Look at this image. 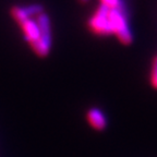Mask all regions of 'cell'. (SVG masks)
Returning <instances> with one entry per match:
<instances>
[{
	"instance_id": "1",
	"label": "cell",
	"mask_w": 157,
	"mask_h": 157,
	"mask_svg": "<svg viewBox=\"0 0 157 157\" xmlns=\"http://www.w3.org/2000/svg\"><path fill=\"white\" fill-rule=\"evenodd\" d=\"M109 19H110L113 34H115L122 44H131L132 34L129 29L124 10L109 9Z\"/></svg>"
},
{
	"instance_id": "2",
	"label": "cell",
	"mask_w": 157,
	"mask_h": 157,
	"mask_svg": "<svg viewBox=\"0 0 157 157\" xmlns=\"http://www.w3.org/2000/svg\"><path fill=\"white\" fill-rule=\"evenodd\" d=\"M36 22L38 24L40 38L32 47L34 52L39 57H46L49 54L50 46H52V29H50V21L49 17L45 13H40L37 15Z\"/></svg>"
},
{
	"instance_id": "3",
	"label": "cell",
	"mask_w": 157,
	"mask_h": 157,
	"mask_svg": "<svg viewBox=\"0 0 157 157\" xmlns=\"http://www.w3.org/2000/svg\"><path fill=\"white\" fill-rule=\"evenodd\" d=\"M88 27L94 34L97 35H110L113 34L110 19H109V9L104 6H99L92 17L88 21Z\"/></svg>"
},
{
	"instance_id": "4",
	"label": "cell",
	"mask_w": 157,
	"mask_h": 157,
	"mask_svg": "<svg viewBox=\"0 0 157 157\" xmlns=\"http://www.w3.org/2000/svg\"><path fill=\"white\" fill-rule=\"evenodd\" d=\"M21 27H22V31L24 33L25 39L33 47L40 38V32H39V27L37 22L32 19H29L24 23L21 24Z\"/></svg>"
},
{
	"instance_id": "5",
	"label": "cell",
	"mask_w": 157,
	"mask_h": 157,
	"mask_svg": "<svg viewBox=\"0 0 157 157\" xmlns=\"http://www.w3.org/2000/svg\"><path fill=\"white\" fill-rule=\"evenodd\" d=\"M87 118L88 123L92 125V127L95 129V130L101 131L104 130L107 125V120H106V117L104 116V113H101L99 109L97 108H92L87 111Z\"/></svg>"
},
{
	"instance_id": "6",
	"label": "cell",
	"mask_w": 157,
	"mask_h": 157,
	"mask_svg": "<svg viewBox=\"0 0 157 157\" xmlns=\"http://www.w3.org/2000/svg\"><path fill=\"white\" fill-rule=\"evenodd\" d=\"M11 15H12V17L20 25L22 24V23H24L26 20L31 19V17H29V13H27L26 8L19 7V6L12 7V9H11Z\"/></svg>"
},
{
	"instance_id": "7",
	"label": "cell",
	"mask_w": 157,
	"mask_h": 157,
	"mask_svg": "<svg viewBox=\"0 0 157 157\" xmlns=\"http://www.w3.org/2000/svg\"><path fill=\"white\" fill-rule=\"evenodd\" d=\"M101 5L108 9L123 10V3L121 0H101Z\"/></svg>"
},
{
	"instance_id": "8",
	"label": "cell",
	"mask_w": 157,
	"mask_h": 157,
	"mask_svg": "<svg viewBox=\"0 0 157 157\" xmlns=\"http://www.w3.org/2000/svg\"><path fill=\"white\" fill-rule=\"evenodd\" d=\"M151 82H152V85L155 88H157V58L153 62L152 73H151Z\"/></svg>"
},
{
	"instance_id": "9",
	"label": "cell",
	"mask_w": 157,
	"mask_h": 157,
	"mask_svg": "<svg viewBox=\"0 0 157 157\" xmlns=\"http://www.w3.org/2000/svg\"><path fill=\"white\" fill-rule=\"evenodd\" d=\"M81 1H82V2H87L88 0H81Z\"/></svg>"
}]
</instances>
